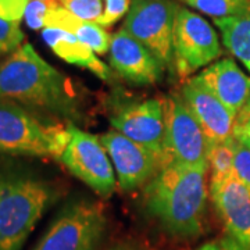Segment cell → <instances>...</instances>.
<instances>
[{"label": "cell", "instance_id": "cell-1", "mask_svg": "<svg viewBox=\"0 0 250 250\" xmlns=\"http://www.w3.org/2000/svg\"><path fill=\"white\" fill-rule=\"evenodd\" d=\"M0 99L70 118L77 111L71 82L24 43L0 62Z\"/></svg>", "mask_w": 250, "mask_h": 250}, {"label": "cell", "instance_id": "cell-2", "mask_svg": "<svg viewBox=\"0 0 250 250\" xmlns=\"http://www.w3.org/2000/svg\"><path fill=\"white\" fill-rule=\"evenodd\" d=\"M60 188L20 163L0 160V250H21Z\"/></svg>", "mask_w": 250, "mask_h": 250}, {"label": "cell", "instance_id": "cell-3", "mask_svg": "<svg viewBox=\"0 0 250 250\" xmlns=\"http://www.w3.org/2000/svg\"><path fill=\"white\" fill-rule=\"evenodd\" d=\"M206 172L171 163L145 189L149 214L171 235L189 239L202 232L207 203Z\"/></svg>", "mask_w": 250, "mask_h": 250}, {"label": "cell", "instance_id": "cell-4", "mask_svg": "<svg viewBox=\"0 0 250 250\" xmlns=\"http://www.w3.org/2000/svg\"><path fill=\"white\" fill-rule=\"evenodd\" d=\"M67 143L62 125L45 124L24 106L0 99V153L60 159Z\"/></svg>", "mask_w": 250, "mask_h": 250}, {"label": "cell", "instance_id": "cell-5", "mask_svg": "<svg viewBox=\"0 0 250 250\" xmlns=\"http://www.w3.org/2000/svg\"><path fill=\"white\" fill-rule=\"evenodd\" d=\"M104 229L103 207L77 200L62 208L34 250H95Z\"/></svg>", "mask_w": 250, "mask_h": 250}, {"label": "cell", "instance_id": "cell-6", "mask_svg": "<svg viewBox=\"0 0 250 250\" xmlns=\"http://www.w3.org/2000/svg\"><path fill=\"white\" fill-rule=\"evenodd\" d=\"M221 45L208 21L177 6L172 29V64L181 77H188L220 57Z\"/></svg>", "mask_w": 250, "mask_h": 250}, {"label": "cell", "instance_id": "cell-7", "mask_svg": "<svg viewBox=\"0 0 250 250\" xmlns=\"http://www.w3.org/2000/svg\"><path fill=\"white\" fill-rule=\"evenodd\" d=\"M67 131L68 143L59 160L99 196H110L116 189V175L100 138L72 124Z\"/></svg>", "mask_w": 250, "mask_h": 250}, {"label": "cell", "instance_id": "cell-8", "mask_svg": "<svg viewBox=\"0 0 250 250\" xmlns=\"http://www.w3.org/2000/svg\"><path fill=\"white\" fill-rule=\"evenodd\" d=\"M164 116L170 164L177 163L188 168L207 170L208 143L181 95L172 93L164 99Z\"/></svg>", "mask_w": 250, "mask_h": 250}, {"label": "cell", "instance_id": "cell-9", "mask_svg": "<svg viewBox=\"0 0 250 250\" xmlns=\"http://www.w3.org/2000/svg\"><path fill=\"white\" fill-rule=\"evenodd\" d=\"M177 6L171 0H132L123 27L152 50L164 65L172 64V29Z\"/></svg>", "mask_w": 250, "mask_h": 250}, {"label": "cell", "instance_id": "cell-10", "mask_svg": "<svg viewBox=\"0 0 250 250\" xmlns=\"http://www.w3.org/2000/svg\"><path fill=\"white\" fill-rule=\"evenodd\" d=\"M111 125L128 139L154 153L161 168L170 164L166 138L164 100L146 99L118 110L110 120Z\"/></svg>", "mask_w": 250, "mask_h": 250}, {"label": "cell", "instance_id": "cell-11", "mask_svg": "<svg viewBox=\"0 0 250 250\" xmlns=\"http://www.w3.org/2000/svg\"><path fill=\"white\" fill-rule=\"evenodd\" d=\"M117 171L120 188L128 192L141 187L161 170L159 157L121 132L110 131L100 136Z\"/></svg>", "mask_w": 250, "mask_h": 250}, {"label": "cell", "instance_id": "cell-12", "mask_svg": "<svg viewBox=\"0 0 250 250\" xmlns=\"http://www.w3.org/2000/svg\"><path fill=\"white\" fill-rule=\"evenodd\" d=\"M108 52L111 67L132 83L152 85L163 78L164 64L124 28L111 36Z\"/></svg>", "mask_w": 250, "mask_h": 250}, {"label": "cell", "instance_id": "cell-13", "mask_svg": "<svg viewBox=\"0 0 250 250\" xmlns=\"http://www.w3.org/2000/svg\"><path fill=\"white\" fill-rule=\"evenodd\" d=\"M210 193L227 232L224 242L233 250H250L249 189L233 177Z\"/></svg>", "mask_w": 250, "mask_h": 250}, {"label": "cell", "instance_id": "cell-14", "mask_svg": "<svg viewBox=\"0 0 250 250\" xmlns=\"http://www.w3.org/2000/svg\"><path fill=\"white\" fill-rule=\"evenodd\" d=\"M185 104L205 134L207 143L223 142L233 136L235 114L193 77L181 90Z\"/></svg>", "mask_w": 250, "mask_h": 250}, {"label": "cell", "instance_id": "cell-15", "mask_svg": "<svg viewBox=\"0 0 250 250\" xmlns=\"http://www.w3.org/2000/svg\"><path fill=\"white\" fill-rule=\"evenodd\" d=\"M195 78L235 116L250 98V77L232 59L210 64Z\"/></svg>", "mask_w": 250, "mask_h": 250}, {"label": "cell", "instance_id": "cell-16", "mask_svg": "<svg viewBox=\"0 0 250 250\" xmlns=\"http://www.w3.org/2000/svg\"><path fill=\"white\" fill-rule=\"evenodd\" d=\"M42 38L47 46L64 62L86 68L102 80H108V67L96 57L95 52L89 46L82 43L80 39L71 32L62 31L59 28H43Z\"/></svg>", "mask_w": 250, "mask_h": 250}, {"label": "cell", "instance_id": "cell-17", "mask_svg": "<svg viewBox=\"0 0 250 250\" xmlns=\"http://www.w3.org/2000/svg\"><path fill=\"white\" fill-rule=\"evenodd\" d=\"M214 24L221 32L224 46L250 72V11L233 17L215 18Z\"/></svg>", "mask_w": 250, "mask_h": 250}, {"label": "cell", "instance_id": "cell-18", "mask_svg": "<svg viewBox=\"0 0 250 250\" xmlns=\"http://www.w3.org/2000/svg\"><path fill=\"white\" fill-rule=\"evenodd\" d=\"M232 138L223 142L208 143L207 157L208 167L211 168L210 192L225 185L233 175V146Z\"/></svg>", "mask_w": 250, "mask_h": 250}, {"label": "cell", "instance_id": "cell-19", "mask_svg": "<svg viewBox=\"0 0 250 250\" xmlns=\"http://www.w3.org/2000/svg\"><path fill=\"white\" fill-rule=\"evenodd\" d=\"M185 4L210 17L227 18L250 11V0H182Z\"/></svg>", "mask_w": 250, "mask_h": 250}, {"label": "cell", "instance_id": "cell-20", "mask_svg": "<svg viewBox=\"0 0 250 250\" xmlns=\"http://www.w3.org/2000/svg\"><path fill=\"white\" fill-rule=\"evenodd\" d=\"M72 35H75L82 43L89 46L90 49L98 54H104L110 50L111 36L108 35L106 28L96 22L81 21L74 29Z\"/></svg>", "mask_w": 250, "mask_h": 250}, {"label": "cell", "instance_id": "cell-21", "mask_svg": "<svg viewBox=\"0 0 250 250\" xmlns=\"http://www.w3.org/2000/svg\"><path fill=\"white\" fill-rule=\"evenodd\" d=\"M60 6L82 21L96 22L103 16L104 6L102 0H59Z\"/></svg>", "mask_w": 250, "mask_h": 250}, {"label": "cell", "instance_id": "cell-22", "mask_svg": "<svg viewBox=\"0 0 250 250\" xmlns=\"http://www.w3.org/2000/svg\"><path fill=\"white\" fill-rule=\"evenodd\" d=\"M24 34L20 22H13L0 18V56L13 53L22 45Z\"/></svg>", "mask_w": 250, "mask_h": 250}, {"label": "cell", "instance_id": "cell-23", "mask_svg": "<svg viewBox=\"0 0 250 250\" xmlns=\"http://www.w3.org/2000/svg\"><path fill=\"white\" fill-rule=\"evenodd\" d=\"M233 146V175L250 190V149L238 142L235 138Z\"/></svg>", "mask_w": 250, "mask_h": 250}, {"label": "cell", "instance_id": "cell-24", "mask_svg": "<svg viewBox=\"0 0 250 250\" xmlns=\"http://www.w3.org/2000/svg\"><path fill=\"white\" fill-rule=\"evenodd\" d=\"M129 6V0H104V11L98 24L104 28L116 24L120 18L124 17L128 13Z\"/></svg>", "mask_w": 250, "mask_h": 250}, {"label": "cell", "instance_id": "cell-25", "mask_svg": "<svg viewBox=\"0 0 250 250\" xmlns=\"http://www.w3.org/2000/svg\"><path fill=\"white\" fill-rule=\"evenodd\" d=\"M233 138L250 149V98L235 116Z\"/></svg>", "mask_w": 250, "mask_h": 250}, {"label": "cell", "instance_id": "cell-26", "mask_svg": "<svg viewBox=\"0 0 250 250\" xmlns=\"http://www.w3.org/2000/svg\"><path fill=\"white\" fill-rule=\"evenodd\" d=\"M50 4L41 0H31L24 14V20L27 25L32 29H43L45 28V18Z\"/></svg>", "mask_w": 250, "mask_h": 250}, {"label": "cell", "instance_id": "cell-27", "mask_svg": "<svg viewBox=\"0 0 250 250\" xmlns=\"http://www.w3.org/2000/svg\"><path fill=\"white\" fill-rule=\"evenodd\" d=\"M31 0H0V18L20 22Z\"/></svg>", "mask_w": 250, "mask_h": 250}, {"label": "cell", "instance_id": "cell-28", "mask_svg": "<svg viewBox=\"0 0 250 250\" xmlns=\"http://www.w3.org/2000/svg\"><path fill=\"white\" fill-rule=\"evenodd\" d=\"M197 250H233L232 248H229L225 242L223 243H215V242H210L206 243L203 246H200Z\"/></svg>", "mask_w": 250, "mask_h": 250}, {"label": "cell", "instance_id": "cell-29", "mask_svg": "<svg viewBox=\"0 0 250 250\" xmlns=\"http://www.w3.org/2000/svg\"><path fill=\"white\" fill-rule=\"evenodd\" d=\"M110 250H135L134 248H129V246H117L114 249H110Z\"/></svg>", "mask_w": 250, "mask_h": 250}]
</instances>
